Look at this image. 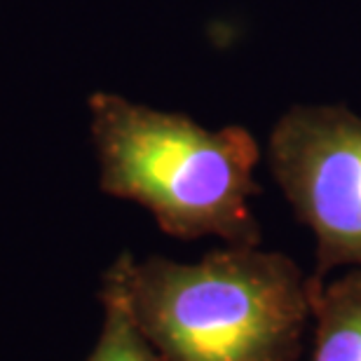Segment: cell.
Here are the masks:
<instances>
[{
    "instance_id": "277c9868",
    "label": "cell",
    "mask_w": 361,
    "mask_h": 361,
    "mask_svg": "<svg viewBox=\"0 0 361 361\" xmlns=\"http://www.w3.org/2000/svg\"><path fill=\"white\" fill-rule=\"evenodd\" d=\"M310 361H361V268L317 286Z\"/></svg>"
},
{
    "instance_id": "6da1fadb",
    "label": "cell",
    "mask_w": 361,
    "mask_h": 361,
    "mask_svg": "<svg viewBox=\"0 0 361 361\" xmlns=\"http://www.w3.org/2000/svg\"><path fill=\"white\" fill-rule=\"evenodd\" d=\"M319 284L284 254L228 247L197 263L122 254L101 295L127 310L164 361H295Z\"/></svg>"
},
{
    "instance_id": "5b68a950",
    "label": "cell",
    "mask_w": 361,
    "mask_h": 361,
    "mask_svg": "<svg viewBox=\"0 0 361 361\" xmlns=\"http://www.w3.org/2000/svg\"><path fill=\"white\" fill-rule=\"evenodd\" d=\"M104 329L87 361H164L115 298L101 295Z\"/></svg>"
},
{
    "instance_id": "3957f363",
    "label": "cell",
    "mask_w": 361,
    "mask_h": 361,
    "mask_svg": "<svg viewBox=\"0 0 361 361\" xmlns=\"http://www.w3.org/2000/svg\"><path fill=\"white\" fill-rule=\"evenodd\" d=\"M274 180L317 237L314 279L361 265V118L343 106H295L270 134Z\"/></svg>"
},
{
    "instance_id": "7a4b0ae2",
    "label": "cell",
    "mask_w": 361,
    "mask_h": 361,
    "mask_svg": "<svg viewBox=\"0 0 361 361\" xmlns=\"http://www.w3.org/2000/svg\"><path fill=\"white\" fill-rule=\"evenodd\" d=\"M101 190L132 200L178 240L219 237L258 247L261 226L251 197L261 148L244 127L204 129L185 115L132 104L118 94L90 99Z\"/></svg>"
}]
</instances>
